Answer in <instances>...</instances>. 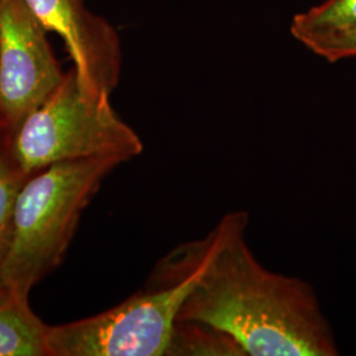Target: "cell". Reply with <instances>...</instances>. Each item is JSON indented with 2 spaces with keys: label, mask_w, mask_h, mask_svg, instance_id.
Instances as JSON below:
<instances>
[{
  "label": "cell",
  "mask_w": 356,
  "mask_h": 356,
  "mask_svg": "<svg viewBox=\"0 0 356 356\" xmlns=\"http://www.w3.org/2000/svg\"><path fill=\"white\" fill-rule=\"evenodd\" d=\"M247 226L245 211L229 213L216 225V244L177 322L222 331L245 355H338L312 285L264 267L247 244Z\"/></svg>",
  "instance_id": "cell-1"
},
{
  "label": "cell",
  "mask_w": 356,
  "mask_h": 356,
  "mask_svg": "<svg viewBox=\"0 0 356 356\" xmlns=\"http://www.w3.org/2000/svg\"><path fill=\"white\" fill-rule=\"evenodd\" d=\"M102 156L48 166L29 176L17 195L0 285L29 296L64 260L78 223L104 179L127 163Z\"/></svg>",
  "instance_id": "cell-2"
},
{
  "label": "cell",
  "mask_w": 356,
  "mask_h": 356,
  "mask_svg": "<svg viewBox=\"0 0 356 356\" xmlns=\"http://www.w3.org/2000/svg\"><path fill=\"white\" fill-rule=\"evenodd\" d=\"M28 176L64 161L143 152L139 135L115 113L110 95L86 88L74 67L58 88L26 116L10 141Z\"/></svg>",
  "instance_id": "cell-3"
},
{
  "label": "cell",
  "mask_w": 356,
  "mask_h": 356,
  "mask_svg": "<svg viewBox=\"0 0 356 356\" xmlns=\"http://www.w3.org/2000/svg\"><path fill=\"white\" fill-rule=\"evenodd\" d=\"M216 241V227L204 239L200 263L186 279L148 284L122 304L89 318L49 326L48 356H163L179 309L195 285Z\"/></svg>",
  "instance_id": "cell-4"
},
{
  "label": "cell",
  "mask_w": 356,
  "mask_h": 356,
  "mask_svg": "<svg viewBox=\"0 0 356 356\" xmlns=\"http://www.w3.org/2000/svg\"><path fill=\"white\" fill-rule=\"evenodd\" d=\"M64 76L26 0H0V139L11 141Z\"/></svg>",
  "instance_id": "cell-5"
},
{
  "label": "cell",
  "mask_w": 356,
  "mask_h": 356,
  "mask_svg": "<svg viewBox=\"0 0 356 356\" xmlns=\"http://www.w3.org/2000/svg\"><path fill=\"white\" fill-rule=\"evenodd\" d=\"M38 22L63 38L79 81L111 95L120 76L119 38L102 17L90 13L85 0H26Z\"/></svg>",
  "instance_id": "cell-6"
},
{
  "label": "cell",
  "mask_w": 356,
  "mask_h": 356,
  "mask_svg": "<svg viewBox=\"0 0 356 356\" xmlns=\"http://www.w3.org/2000/svg\"><path fill=\"white\" fill-rule=\"evenodd\" d=\"M48 330L29 296L0 285V356H48Z\"/></svg>",
  "instance_id": "cell-7"
},
{
  "label": "cell",
  "mask_w": 356,
  "mask_h": 356,
  "mask_svg": "<svg viewBox=\"0 0 356 356\" xmlns=\"http://www.w3.org/2000/svg\"><path fill=\"white\" fill-rule=\"evenodd\" d=\"M168 355H245L231 337L198 322H177Z\"/></svg>",
  "instance_id": "cell-8"
},
{
  "label": "cell",
  "mask_w": 356,
  "mask_h": 356,
  "mask_svg": "<svg viewBox=\"0 0 356 356\" xmlns=\"http://www.w3.org/2000/svg\"><path fill=\"white\" fill-rule=\"evenodd\" d=\"M356 24V0H327L293 19L291 31L298 41L307 36L342 31Z\"/></svg>",
  "instance_id": "cell-9"
},
{
  "label": "cell",
  "mask_w": 356,
  "mask_h": 356,
  "mask_svg": "<svg viewBox=\"0 0 356 356\" xmlns=\"http://www.w3.org/2000/svg\"><path fill=\"white\" fill-rule=\"evenodd\" d=\"M28 177L13 156L10 141L0 139V263L10 242L16 200Z\"/></svg>",
  "instance_id": "cell-10"
},
{
  "label": "cell",
  "mask_w": 356,
  "mask_h": 356,
  "mask_svg": "<svg viewBox=\"0 0 356 356\" xmlns=\"http://www.w3.org/2000/svg\"><path fill=\"white\" fill-rule=\"evenodd\" d=\"M300 42L329 63L353 58L356 57V24L337 32L307 36Z\"/></svg>",
  "instance_id": "cell-11"
}]
</instances>
